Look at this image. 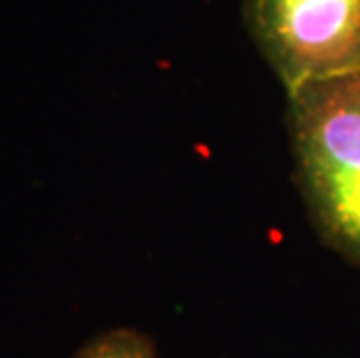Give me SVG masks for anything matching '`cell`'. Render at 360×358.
Here are the masks:
<instances>
[{
    "label": "cell",
    "instance_id": "1",
    "mask_svg": "<svg viewBox=\"0 0 360 358\" xmlns=\"http://www.w3.org/2000/svg\"><path fill=\"white\" fill-rule=\"evenodd\" d=\"M288 131L321 240L360 268V70L288 91Z\"/></svg>",
    "mask_w": 360,
    "mask_h": 358
},
{
    "label": "cell",
    "instance_id": "2",
    "mask_svg": "<svg viewBox=\"0 0 360 358\" xmlns=\"http://www.w3.org/2000/svg\"><path fill=\"white\" fill-rule=\"evenodd\" d=\"M244 24L286 94L360 70V0H244Z\"/></svg>",
    "mask_w": 360,
    "mask_h": 358
},
{
    "label": "cell",
    "instance_id": "3",
    "mask_svg": "<svg viewBox=\"0 0 360 358\" xmlns=\"http://www.w3.org/2000/svg\"><path fill=\"white\" fill-rule=\"evenodd\" d=\"M72 358H158L151 338L133 328H114L89 340Z\"/></svg>",
    "mask_w": 360,
    "mask_h": 358
}]
</instances>
